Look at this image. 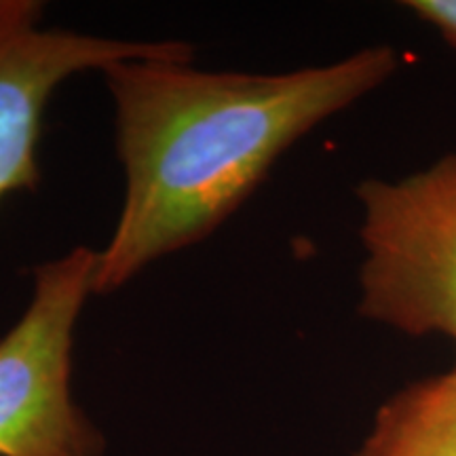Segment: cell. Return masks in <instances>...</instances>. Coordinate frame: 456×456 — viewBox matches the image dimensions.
Here are the masks:
<instances>
[{"label": "cell", "instance_id": "cell-1", "mask_svg": "<svg viewBox=\"0 0 456 456\" xmlns=\"http://www.w3.org/2000/svg\"><path fill=\"white\" fill-rule=\"evenodd\" d=\"M395 70L389 45L277 74L199 70L182 60L104 68L125 191L98 249L94 292H117L152 262L208 239L289 146Z\"/></svg>", "mask_w": 456, "mask_h": 456}, {"label": "cell", "instance_id": "cell-2", "mask_svg": "<svg viewBox=\"0 0 456 456\" xmlns=\"http://www.w3.org/2000/svg\"><path fill=\"white\" fill-rule=\"evenodd\" d=\"M362 208L359 315L456 345V152L402 178H368Z\"/></svg>", "mask_w": 456, "mask_h": 456}, {"label": "cell", "instance_id": "cell-3", "mask_svg": "<svg viewBox=\"0 0 456 456\" xmlns=\"http://www.w3.org/2000/svg\"><path fill=\"white\" fill-rule=\"evenodd\" d=\"M98 252L77 245L32 271V296L0 338V456H102L104 437L72 397L74 330Z\"/></svg>", "mask_w": 456, "mask_h": 456}, {"label": "cell", "instance_id": "cell-4", "mask_svg": "<svg viewBox=\"0 0 456 456\" xmlns=\"http://www.w3.org/2000/svg\"><path fill=\"white\" fill-rule=\"evenodd\" d=\"M43 4L0 26V199L41 182L43 114L61 83L125 60L192 61L182 41H118L41 24Z\"/></svg>", "mask_w": 456, "mask_h": 456}, {"label": "cell", "instance_id": "cell-5", "mask_svg": "<svg viewBox=\"0 0 456 456\" xmlns=\"http://www.w3.org/2000/svg\"><path fill=\"white\" fill-rule=\"evenodd\" d=\"M357 456H456V366L387 399Z\"/></svg>", "mask_w": 456, "mask_h": 456}, {"label": "cell", "instance_id": "cell-6", "mask_svg": "<svg viewBox=\"0 0 456 456\" xmlns=\"http://www.w3.org/2000/svg\"><path fill=\"white\" fill-rule=\"evenodd\" d=\"M406 7L456 49V0H410Z\"/></svg>", "mask_w": 456, "mask_h": 456}, {"label": "cell", "instance_id": "cell-7", "mask_svg": "<svg viewBox=\"0 0 456 456\" xmlns=\"http://www.w3.org/2000/svg\"><path fill=\"white\" fill-rule=\"evenodd\" d=\"M37 0H0V26L37 7Z\"/></svg>", "mask_w": 456, "mask_h": 456}]
</instances>
